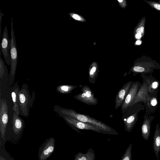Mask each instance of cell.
Here are the masks:
<instances>
[{"mask_svg":"<svg viewBox=\"0 0 160 160\" xmlns=\"http://www.w3.org/2000/svg\"><path fill=\"white\" fill-rule=\"evenodd\" d=\"M53 110L60 117H68L90 124L101 130L103 133L116 135L118 134L116 130L102 122L89 116L78 113L72 109L63 108L58 105H56L54 107Z\"/></svg>","mask_w":160,"mask_h":160,"instance_id":"6da1fadb","label":"cell"},{"mask_svg":"<svg viewBox=\"0 0 160 160\" xmlns=\"http://www.w3.org/2000/svg\"><path fill=\"white\" fill-rule=\"evenodd\" d=\"M19 114L27 117L29 115L30 109L34 100V96L32 97L28 85L23 84L18 93Z\"/></svg>","mask_w":160,"mask_h":160,"instance_id":"7a4b0ae2","label":"cell"},{"mask_svg":"<svg viewBox=\"0 0 160 160\" xmlns=\"http://www.w3.org/2000/svg\"><path fill=\"white\" fill-rule=\"evenodd\" d=\"M11 48L10 53L11 63L9 74V81L10 85L13 84L15 78L16 71L18 60V53L16 40L13 28V18L11 21Z\"/></svg>","mask_w":160,"mask_h":160,"instance_id":"3957f363","label":"cell"},{"mask_svg":"<svg viewBox=\"0 0 160 160\" xmlns=\"http://www.w3.org/2000/svg\"><path fill=\"white\" fill-rule=\"evenodd\" d=\"M55 144V139L53 137L46 140L39 149V160H46L51 156L54 150Z\"/></svg>","mask_w":160,"mask_h":160,"instance_id":"277c9868","label":"cell"},{"mask_svg":"<svg viewBox=\"0 0 160 160\" xmlns=\"http://www.w3.org/2000/svg\"><path fill=\"white\" fill-rule=\"evenodd\" d=\"M0 44L1 51L6 64L10 65L11 56L10 50L11 48V41L8 37V30L6 26L3 31Z\"/></svg>","mask_w":160,"mask_h":160,"instance_id":"5b68a950","label":"cell"},{"mask_svg":"<svg viewBox=\"0 0 160 160\" xmlns=\"http://www.w3.org/2000/svg\"><path fill=\"white\" fill-rule=\"evenodd\" d=\"M8 109L6 99H1L0 101V132L2 138L5 137L8 122Z\"/></svg>","mask_w":160,"mask_h":160,"instance_id":"8992f818","label":"cell"},{"mask_svg":"<svg viewBox=\"0 0 160 160\" xmlns=\"http://www.w3.org/2000/svg\"><path fill=\"white\" fill-rule=\"evenodd\" d=\"M82 92L74 96L76 99L90 105H95L98 103V100L95 98L93 93L87 86H83L82 88Z\"/></svg>","mask_w":160,"mask_h":160,"instance_id":"52a82bcc","label":"cell"},{"mask_svg":"<svg viewBox=\"0 0 160 160\" xmlns=\"http://www.w3.org/2000/svg\"><path fill=\"white\" fill-rule=\"evenodd\" d=\"M62 117L67 123L71 127L72 126L77 129L91 130L97 132L103 133L102 132L101 130L90 124L81 122L68 117L63 116Z\"/></svg>","mask_w":160,"mask_h":160,"instance_id":"ba28073f","label":"cell"},{"mask_svg":"<svg viewBox=\"0 0 160 160\" xmlns=\"http://www.w3.org/2000/svg\"><path fill=\"white\" fill-rule=\"evenodd\" d=\"M132 84V81L128 82L118 91L115 98V109H117L123 104Z\"/></svg>","mask_w":160,"mask_h":160,"instance_id":"9c48e42d","label":"cell"},{"mask_svg":"<svg viewBox=\"0 0 160 160\" xmlns=\"http://www.w3.org/2000/svg\"><path fill=\"white\" fill-rule=\"evenodd\" d=\"M138 85L136 82L132 84L121 106L122 110L127 109L132 103L138 91Z\"/></svg>","mask_w":160,"mask_h":160,"instance_id":"30bf717a","label":"cell"},{"mask_svg":"<svg viewBox=\"0 0 160 160\" xmlns=\"http://www.w3.org/2000/svg\"><path fill=\"white\" fill-rule=\"evenodd\" d=\"M148 87L146 83L141 86L138 91L132 103L130 106L140 102H146L148 98Z\"/></svg>","mask_w":160,"mask_h":160,"instance_id":"8fae6325","label":"cell"},{"mask_svg":"<svg viewBox=\"0 0 160 160\" xmlns=\"http://www.w3.org/2000/svg\"><path fill=\"white\" fill-rule=\"evenodd\" d=\"M19 114L14 112L12 117V129L14 133L16 134L20 133L24 126V121L19 117Z\"/></svg>","mask_w":160,"mask_h":160,"instance_id":"7c38bea8","label":"cell"},{"mask_svg":"<svg viewBox=\"0 0 160 160\" xmlns=\"http://www.w3.org/2000/svg\"><path fill=\"white\" fill-rule=\"evenodd\" d=\"M153 146L155 155L158 160V153L160 152V128L159 123L157 124L153 138Z\"/></svg>","mask_w":160,"mask_h":160,"instance_id":"4fadbf2b","label":"cell"},{"mask_svg":"<svg viewBox=\"0 0 160 160\" xmlns=\"http://www.w3.org/2000/svg\"><path fill=\"white\" fill-rule=\"evenodd\" d=\"M18 83H16L12 87L11 96L13 103L12 109L14 112L19 114V107L18 103V93L20 90Z\"/></svg>","mask_w":160,"mask_h":160,"instance_id":"5bb4252c","label":"cell"},{"mask_svg":"<svg viewBox=\"0 0 160 160\" xmlns=\"http://www.w3.org/2000/svg\"><path fill=\"white\" fill-rule=\"evenodd\" d=\"M95 158L94 151L90 148L85 153L79 152L75 155L74 160H95Z\"/></svg>","mask_w":160,"mask_h":160,"instance_id":"9a60e30c","label":"cell"},{"mask_svg":"<svg viewBox=\"0 0 160 160\" xmlns=\"http://www.w3.org/2000/svg\"><path fill=\"white\" fill-rule=\"evenodd\" d=\"M138 114L135 113L128 117L124 122L125 130L128 132L131 131L134 126L137 119Z\"/></svg>","mask_w":160,"mask_h":160,"instance_id":"2e32d148","label":"cell"},{"mask_svg":"<svg viewBox=\"0 0 160 160\" xmlns=\"http://www.w3.org/2000/svg\"><path fill=\"white\" fill-rule=\"evenodd\" d=\"M151 121L148 118L144 119L142 123L141 133L142 138L145 140H148L150 133Z\"/></svg>","mask_w":160,"mask_h":160,"instance_id":"e0dca14e","label":"cell"},{"mask_svg":"<svg viewBox=\"0 0 160 160\" xmlns=\"http://www.w3.org/2000/svg\"><path fill=\"white\" fill-rule=\"evenodd\" d=\"M77 86H74L68 85H62L56 88L57 91L62 94H66L69 93L75 88Z\"/></svg>","mask_w":160,"mask_h":160,"instance_id":"ac0fdd59","label":"cell"},{"mask_svg":"<svg viewBox=\"0 0 160 160\" xmlns=\"http://www.w3.org/2000/svg\"><path fill=\"white\" fill-rule=\"evenodd\" d=\"M8 70L2 58H0V78L1 79L4 76H8Z\"/></svg>","mask_w":160,"mask_h":160,"instance_id":"d6986e66","label":"cell"},{"mask_svg":"<svg viewBox=\"0 0 160 160\" xmlns=\"http://www.w3.org/2000/svg\"><path fill=\"white\" fill-rule=\"evenodd\" d=\"M132 145L131 143L128 146L120 160H132Z\"/></svg>","mask_w":160,"mask_h":160,"instance_id":"ffe728a7","label":"cell"},{"mask_svg":"<svg viewBox=\"0 0 160 160\" xmlns=\"http://www.w3.org/2000/svg\"><path fill=\"white\" fill-rule=\"evenodd\" d=\"M145 20L143 19L139 23L138 27L136 29L137 34L142 35L144 33V24Z\"/></svg>","mask_w":160,"mask_h":160,"instance_id":"44dd1931","label":"cell"},{"mask_svg":"<svg viewBox=\"0 0 160 160\" xmlns=\"http://www.w3.org/2000/svg\"><path fill=\"white\" fill-rule=\"evenodd\" d=\"M146 2L152 7L156 9L157 10L160 11V3L159 2L151 1Z\"/></svg>","mask_w":160,"mask_h":160,"instance_id":"7402d4cb","label":"cell"},{"mask_svg":"<svg viewBox=\"0 0 160 160\" xmlns=\"http://www.w3.org/2000/svg\"><path fill=\"white\" fill-rule=\"evenodd\" d=\"M96 68L95 67H93L91 69L89 72V80L90 79H93L94 78V73L95 72Z\"/></svg>","mask_w":160,"mask_h":160,"instance_id":"603a6c76","label":"cell"},{"mask_svg":"<svg viewBox=\"0 0 160 160\" xmlns=\"http://www.w3.org/2000/svg\"><path fill=\"white\" fill-rule=\"evenodd\" d=\"M4 16L3 13L1 12L0 11V38L1 37V33H2V30H1V21L2 19V17Z\"/></svg>","mask_w":160,"mask_h":160,"instance_id":"cb8c5ba5","label":"cell"},{"mask_svg":"<svg viewBox=\"0 0 160 160\" xmlns=\"http://www.w3.org/2000/svg\"><path fill=\"white\" fill-rule=\"evenodd\" d=\"M157 103V101L155 98H153L152 99L151 102V105L153 106H155Z\"/></svg>","mask_w":160,"mask_h":160,"instance_id":"d4e9b609","label":"cell"},{"mask_svg":"<svg viewBox=\"0 0 160 160\" xmlns=\"http://www.w3.org/2000/svg\"><path fill=\"white\" fill-rule=\"evenodd\" d=\"M158 82L157 81H155L152 83V87L153 88L155 89L158 87Z\"/></svg>","mask_w":160,"mask_h":160,"instance_id":"484cf974","label":"cell"},{"mask_svg":"<svg viewBox=\"0 0 160 160\" xmlns=\"http://www.w3.org/2000/svg\"><path fill=\"white\" fill-rule=\"evenodd\" d=\"M72 16L75 19L79 20H80V17L77 14H72Z\"/></svg>","mask_w":160,"mask_h":160,"instance_id":"4316f807","label":"cell"},{"mask_svg":"<svg viewBox=\"0 0 160 160\" xmlns=\"http://www.w3.org/2000/svg\"><path fill=\"white\" fill-rule=\"evenodd\" d=\"M142 37V35L138 34H136L135 37L139 39L140 38Z\"/></svg>","mask_w":160,"mask_h":160,"instance_id":"83f0119b","label":"cell"},{"mask_svg":"<svg viewBox=\"0 0 160 160\" xmlns=\"http://www.w3.org/2000/svg\"><path fill=\"white\" fill-rule=\"evenodd\" d=\"M141 42L140 40H138L136 42V43L137 45H140L141 44Z\"/></svg>","mask_w":160,"mask_h":160,"instance_id":"f1b7e54d","label":"cell"},{"mask_svg":"<svg viewBox=\"0 0 160 160\" xmlns=\"http://www.w3.org/2000/svg\"><path fill=\"white\" fill-rule=\"evenodd\" d=\"M0 160H6L3 158L1 156L0 157Z\"/></svg>","mask_w":160,"mask_h":160,"instance_id":"f546056e","label":"cell"},{"mask_svg":"<svg viewBox=\"0 0 160 160\" xmlns=\"http://www.w3.org/2000/svg\"><path fill=\"white\" fill-rule=\"evenodd\" d=\"M118 1H119V2H122V0H118Z\"/></svg>","mask_w":160,"mask_h":160,"instance_id":"4dcf8cb0","label":"cell"}]
</instances>
